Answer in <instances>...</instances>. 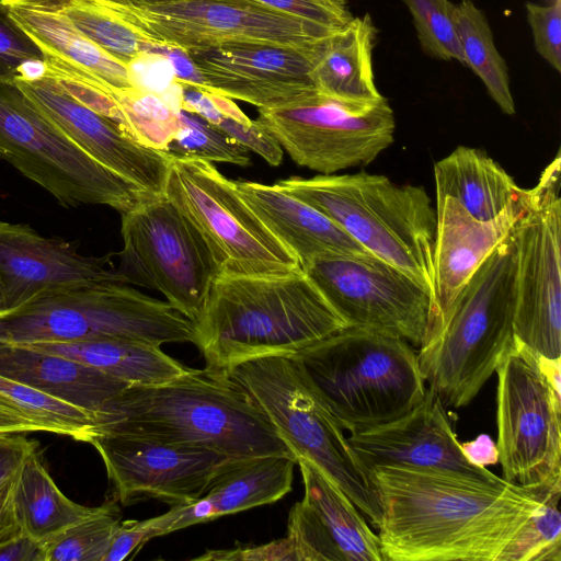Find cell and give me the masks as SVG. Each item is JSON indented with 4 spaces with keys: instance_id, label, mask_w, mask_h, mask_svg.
<instances>
[{
    "instance_id": "obj_21",
    "label": "cell",
    "mask_w": 561,
    "mask_h": 561,
    "mask_svg": "<svg viewBox=\"0 0 561 561\" xmlns=\"http://www.w3.org/2000/svg\"><path fill=\"white\" fill-rule=\"evenodd\" d=\"M304 497L290 510L287 535L297 561H383L379 538L356 505L320 468L297 457Z\"/></svg>"
},
{
    "instance_id": "obj_33",
    "label": "cell",
    "mask_w": 561,
    "mask_h": 561,
    "mask_svg": "<svg viewBox=\"0 0 561 561\" xmlns=\"http://www.w3.org/2000/svg\"><path fill=\"white\" fill-rule=\"evenodd\" d=\"M90 42L133 67L152 57L153 43L114 16L94 0H47Z\"/></svg>"
},
{
    "instance_id": "obj_8",
    "label": "cell",
    "mask_w": 561,
    "mask_h": 561,
    "mask_svg": "<svg viewBox=\"0 0 561 561\" xmlns=\"http://www.w3.org/2000/svg\"><path fill=\"white\" fill-rule=\"evenodd\" d=\"M228 377L249 394L295 457L320 468L378 527L381 507L369 470L294 358H254L233 367Z\"/></svg>"
},
{
    "instance_id": "obj_31",
    "label": "cell",
    "mask_w": 561,
    "mask_h": 561,
    "mask_svg": "<svg viewBox=\"0 0 561 561\" xmlns=\"http://www.w3.org/2000/svg\"><path fill=\"white\" fill-rule=\"evenodd\" d=\"M12 502L22 531L41 542L99 510L78 504L61 492L44 466L38 448L26 456L15 472Z\"/></svg>"
},
{
    "instance_id": "obj_47",
    "label": "cell",
    "mask_w": 561,
    "mask_h": 561,
    "mask_svg": "<svg viewBox=\"0 0 561 561\" xmlns=\"http://www.w3.org/2000/svg\"><path fill=\"white\" fill-rule=\"evenodd\" d=\"M0 561H46L43 542L22 531L0 545Z\"/></svg>"
},
{
    "instance_id": "obj_35",
    "label": "cell",
    "mask_w": 561,
    "mask_h": 561,
    "mask_svg": "<svg viewBox=\"0 0 561 561\" xmlns=\"http://www.w3.org/2000/svg\"><path fill=\"white\" fill-rule=\"evenodd\" d=\"M115 502H106L82 520L43 541L46 561H103L121 523Z\"/></svg>"
},
{
    "instance_id": "obj_41",
    "label": "cell",
    "mask_w": 561,
    "mask_h": 561,
    "mask_svg": "<svg viewBox=\"0 0 561 561\" xmlns=\"http://www.w3.org/2000/svg\"><path fill=\"white\" fill-rule=\"evenodd\" d=\"M340 30L353 18L347 0H216Z\"/></svg>"
},
{
    "instance_id": "obj_17",
    "label": "cell",
    "mask_w": 561,
    "mask_h": 561,
    "mask_svg": "<svg viewBox=\"0 0 561 561\" xmlns=\"http://www.w3.org/2000/svg\"><path fill=\"white\" fill-rule=\"evenodd\" d=\"M328 37L308 46L241 42L186 53L203 90L259 110L278 108L319 92L311 70Z\"/></svg>"
},
{
    "instance_id": "obj_48",
    "label": "cell",
    "mask_w": 561,
    "mask_h": 561,
    "mask_svg": "<svg viewBox=\"0 0 561 561\" xmlns=\"http://www.w3.org/2000/svg\"><path fill=\"white\" fill-rule=\"evenodd\" d=\"M14 477L0 482V545L22 533L12 502Z\"/></svg>"
},
{
    "instance_id": "obj_39",
    "label": "cell",
    "mask_w": 561,
    "mask_h": 561,
    "mask_svg": "<svg viewBox=\"0 0 561 561\" xmlns=\"http://www.w3.org/2000/svg\"><path fill=\"white\" fill-rule=\"evenodd\" d=\"M422 49L430 56L465 65L460 46L456 4L449 0H404Z\"/></svg>"
},
{
    "instance_id": "obj_49",
    "label": "cell",
    "mask_w": 561,
    "mask_h": 561,
    "mask_svg": "<svg viewBox=\"0 0 561 561\" xmlns=\"http://www.w3.org/2000/svg\"><path fill=\"white\" fill-rule=\"evenodd\" d=\"M461 448L468 460L477 466L485 467L499 462L496 445L485 434L461 444Z\"/></svg>"
},
{
    "instance_id": "obj_20",
    "label": "cell",
    "mask_w": 561,
    "mask_h": 561,
    "mask_svg": "<svg viewBox=\"0 0 561 561\" xmlns=\"http://www.w3.org/2000/svg\"><path fill=\"white\" fill-rule=\"evenodd\" d=\"M347 439L368 470L379 466H404L450 471L486 482L502 479L468 460L445 405L431 388L403 415L352 431Z\"/></svg>"
},
{
    "instance_id": "obj_32",
    "label": "cell",
    "mask_w": 561,
    "mask_h": 561,
    "mask_svg": "<svg viewBox=\"0 0 561 561\" xmlns=\"http://www.w3.org/2000/svg\"><path fill=\"white\" fill-rule=\"evenodd\" d=\"M457 28L463 62L484 83L489 95L508 115L515 113L510 89L508 69L497 51L483 11L471 0L456 4Z\"/></svg>"
},
{
    "instance_id": "obj_15",
    "label": "cell",
    "mask_w": 561,
    "mask_h": 561,
    "mask_svg": "<svg viewBox=\"0 0 561 561\" xmlns=\"http://www.w3.org/2000/svg\"><path fill=\"white\" fill-rule=\"evenodd\" d=\"M94 1L149 42L185 51L241 42L308 46L337 31L216 0Z\"/></svg>"
},
{
    "instance_id": "obj_22",
    "label": "cell",
    "mask_w": 561,
    "mask_h": 561,
    "mask_svg": "<svg viewBox=\"0 0 561 561\" xmlns=\"http://www.w3.org/2000/svg\"><path fill=\"white\" fill-rule=\"evenodd\" d=\"M91 283L127 284L107 257L82 255L69 242L0 220L2 312L46 291Z\"/></svg>"
},
{
    "instance_id": "obj_4",
    "label": "cell",
    "mask_w": 561,
    "mask_h": 561,
    "mask_svg": "<svg viewBox=\"0 0 561 561\" xmlns=\"http://www.w3.org/2000/svg\"><path fill=\"white\" fill-rule=\"evenodd\" d=\"M515 245L512 232L480 265L442 319L424 332L422 376L445 407L468 405L513 346Z\"/></svg>"
},
{
    "instance_id": "obj_29",
    "label": "cell",
    "mask_w": 561,
    "mask_h": 561,
    "mask_svg": "<svg viewBox=\"0 0 561 561\" xmlns=\"http://www.w3.org/2000/svg\"><path fill=\"white\" fill-rule=\"evenodd\" d=\"M434 179L436 195L455 199L481 221L496 218L527 195L484 151L466 146L434 164Z\"/></svg>"
},
{
    "instance_id": "obj_6",
    "label": "cell",
    "mask_w": 561,
    "mask_h": 561,
    "mask_svg": "<svg viewBox=\"0 0 561 561\" xmlns=\"http://www.w3.org/2000/svg\"><path fill=\"white\" fill-rule=\"evenodd\" d=\"M290 356L350 432L392 421L425 394L417 353L398 336L346 327Z\"/></svg>"
},
{
    "instance_id": "obj_40",
    "label": "cell",
    "mask_w": 561,
    "mask_h": 561,
    "mask_svg": "<svg viewBox=\"0 0 561 561\" xmlns=\"http://www.w3.org/2000/svg\"><path fill=\"white\" fill-rule=\"evenodd\" d=\"M45 55L0 0V79L16 81L43 72Z\"/></svg>"
},
{
    "instance_id": "obj_2",
    "label": "cell",
    "mask_w": 561,
    "mask_h": 561,
    "mask_svg": "<svg viewBox=\"0 0 561 561\" xmlns=\"http://www.w3.org/2000/svg\"><path fill=\"white\" fill-rule=\"evenodd\" d=\"M93 421L96 436H136L236 459L294 455L241 387L205 369L191 368L156 385L130 386L108 400Z\"/></svg>"
},
{
    "instance_id": "obj_37",
    "label": "cell",
    "mask_w": 561,
    "mask_h": 561,
    "mask_svg": "<svg viewBox=\"0 0 561 561\" xmlns=\"http://www.w3.org/2000/svg\"><path fill=\"white\" fill-rule=\"evenodd\" d=\"M180 127L165 152L172 157L199 158L240 167L251 163L250 150L201 116L179 112Z\"/></svg>"
},
{
    "instance_id": "obj_23",
    "label": "cell",
    "mask_w": 561,
    "mask_h": 561,
    "mask_svg": "<svg viewBox=\"0 0 561 561\" xmlns=\"http://www.w3.org/2000/svg\"><path fill=\"white\" fill-rule=\"evenodd\" d=\"M529 195L527 190L522 202L488 221L473 218L455 199L436 195L434 291L426 329L442 319L480 265L510 236L528 205Z\"/></svg>"
},
{
    "instance_id": "obj_50",
    "label": "cell",
    "mask_w": 561,
    "mask_h": 561,
    "mask_svg": "<svg viewBox=\"0 0 561 561\" xmlns=\"http://www.w3.org/2000/svg\"><path fill=\"white\" fill-rule=\"evenodd\" d=\"M33 432L51 433L47 426L0 407V435Z\"/></svg>"
},
{
    "instance_id": "obj_3",
    "label": "cell",
    "mask_w": 561,
    "mask_h": 561,
    "mask_svg": "<svg viewBox=\"0 0 561 561\" xmlns=\"http://www.w3.org/2000/svg\"><path fill=\"white\" fill-rule=\"evenodd\" d=\"M195 323L205 370L294 355L347 324L300 267L277 275L219 274Z\"/></svg>"
},
{
    "instance_id": "obj_36",
    "label": "cell",
    "mask_w": 561,
    "mask_h": 561,
    "mask_svg": "<svg viewBox=\"0 0 561 561\" xmlns=\"http://www.w3.org/2000/svg\"><path fill=\"white\" fill-rule=\"evenodd\" d=\"M127 134L141 145L165 151L180 127V110L160 93L144 89L117 100Z\"/></svg>"
},
{
    "instance_id": "obj_11",
    "label": "cell",
    "mask_w": 561,
    "mask_h": 561,
    "mask_svg": "<svg viewBox=\"0 0 561 561\" xmlns=\"http://www.w3.org/2000/svg\"><path fill=\"white\" fill-rule=\"evenodd\" d=\"M121 215V275L161 293L195 322L220 274L202 234L163 193L146 195Z\"/></svg>"
},
{
    "instance_id": "obj_44",
    "label": "cell",
    "mask_w": 561,
    "mask_h": 561,
    "mask_svg": "<svg viewBox=\"0 0 561 561\" xmlns=\"http://www.w3.org/2000/svg\"><path fill=\"white\" fill-rule=\"evenodd\" d=\"M196 560H241V561H296L291 543L287 537L261 546H237L225 550H208Z\"/></svg>"
},
{
    "instance_id": "obj_7",
    "label": "cell",
    "mask_w": 561,
    "mask_h": 561,
    "mask_svg": "<svg viewBox=\"0 0 561 561\" xmlns=\"http://www.w3.org/2000/svg\"><path fill=\"white\" fill-rule=\"evenodd\" d=\"M127 339L154 345L194 343L195 323L168 301L124 283L46 291L0 312V344Z\"/></svg>"
},
{
    "instance_id": "obj_18",
    "label": "cell",
    "mask_w": 561,
    "mask_h": 561,
    "mask_svg": "<svg viewBox=\"0 0 561 561\" xmlns=\"http://www.w3.org/2000/svg\"><path fill=\"white\" fill-rule=\"evenodd\" d=\"M100 454L122 505L158 500L170 506L202 496L219 467L231 459L219 453L153 439L100 434Z\"/></svg>"
},
{
    "instance_id": "obj_38",
    "label": "cell",
    "mask_w": 561,
    "mask_h": 561,
    "mask_svg": "<svg viewBox=\"0 0 561 561\" xmlns=\"http://www.w3.org/2000/svg\"><path fill=\"white\" fill-rule=\"evenodd\" d=\"M561 491H550L542 504L505 547L499 561H561Z\"/></svg>"
},
{
    "instance_id": "obj_26",
    "label": "cell",
    "mask_w": 561,
    "mask_h": 561,
    "mask_svg": "<svg viewBox=\"0 0 561 561\" xmlns=\"http://www.w3.org/2000/svg\"><path fill=\"white\" fill-rule=\"evenodd\" d=\"M0 374L92 415L131 386L72 358L26 345L0 344Z\"/></svg>"
},
{
    "instance_id": "obj_45",
    "label": "cell",
    "mask_w": 561,
    "mask_h": 561,
    "mask_svg": "<svg viewBox=\"0 0 561 561\" xmlns=\"http://www.w3.org/2000/svg\"><path fill=\"white\" fill-rule=\"evenodd\" d=\"M150 540L147 519H127L115 529L103 561H123Z\"/></svg>"
},
{
    "instance_id": "obj_46",
    "label": "cell",
    "mask_w": 561,
    "mask_h": 561,
    "mask_svg": "<svg viewBox=\"0 0 561 561\" xmlns=\"http://www.w3.org/2000/svg\"><path fill=\"white\" fill-rule=\"evenodd\" d=\"M38 448L35 440L21 434L0 435V482L12 477L26 456Z\"/></svg>"
},
{
    "instance_id": "obj_27",
    "label": "cell",
    "mask_w": 561,
    "mask_h": 561,
    "mask_svg": "<svg viewBox=\"0 0 561 561\" xmlns=\"http://www.w3.org/2000/svg\"><path fill=\"white\" fill-rule=\"evenodd\" d=\"M11 16L38 45L51 55L80 67L106 84L116 100L144 88L127 66L85 38L47 0H4Z\"/></svg>"
},
{
    "instance_id": "obj_9",
    "label": "cell",
    "mask_w": 561,
    "mask_h": 561,
    "mask_svg": "<svg viewBox=\"0 0 561 561\" xmlns=\"http://www.w3.org/2000/svg\"><path fill=\"white\" fill-rule=\"evenodd\" d=\"M0 157L67 207L104 205L122 214L148 195L69 140L16 81L1 79Z\"/></svg>"
},
{
    "instance_id": "obj_12",
    "label": "cell",
    "mask_w": 561,
    "mask_h": 561,
    "mask_svg": "<svg viewBox=\"0 0 561 561\" xmlns=\"http://www.w3.org/2000/svg\"><path fill=\"white\" fill-rule=\"evenodd\" d=\"M495 374L502 479L537 491H561V394L541 371L537 354L516 337Z\"/></svg>"
},
{
    "instance_id": "obj_16",
    "label": "cell",
    "mask_w": 561,
    "mask_h": 561,
    "mask_svg": "<svg viewBox=\"0 0 561 561\" xmlns=\"http://www.w3.org/2000/svg\"><path fill=\"white\" fill-rule=\"evenodd\" d=\"M302 270L347 327L420 346L432 296L402 270L370 253L330 254Z\"/></svg>"
},
{
    "instance_id": "obj_34",
    "label": "cell",
    "mask_w": 561,
    "mask_h": 561,
    "mask_svg": "<svg viewBox=\"0 0 561 561\" xmlns=\"http://www.w3.org/2000/svg\"><path fill=\"white\" fill-rule=\"evenodd\" d=\"M0 407L47 426L53 434L84 443L96 436L90 412L1 374Z\"/></svg>"
},
{
    "instance_id": "obj_28",
    "label": "cell",
    "mask_w": 561,
    "mask_h": 561,
    "mask_svg": "<svg viewBox=\"0 0 561 561\" xmlns=\"http://www.w3.org/2000/svg\"><path fill=\"white\" fill-rule=\"evenodd\" d=\"M376 35L373 20L366 13L353 16L329 36L311 70L318 91L351 104H373L382 100L373 72Z\"/></svg>"
},
{
    "instance_id": "obj_25",
    "label": "cell",
    "mask_w": 561,
    "mask_h": 561,
    "mask_svg": "<svg viewBox=\"0 0 561 561\" xmlns=\"http://www.w3.org/2000/svg\"><path fill=\"white\" fill-rule=\"evenodd\" d=\"M234 183L242 199L297 257L301 268L330 254L369 253L333 220L278 184Z\"/></svg>"
},
{
    "instance_id": "obj_1",
    "label": "cell",
    "mask_w": 561,
    "mask_h": 561,
    "mask_svg": "<svg viewBox=\"0 0 561 561\" xmlns=\"http://www.w3.org/2000/svg\"><path fill=\"white\" fill-rule=\"evenodd\" d=\"M369 477L383 561H499L548 493L430 468L379 466Z\"/></svg>"
},
{
    "instance_id": "obj_10",
    "label": "cell",
    "mask_w": 561,
    "mask_h": 561,
    "mask_svg": "<svg viewBox=\"0 0 561 561\" xmlns=\"http://www.w3.org/2000/svg\"><path fill=\"white\" fill-rule=\"evenodd\" d=\"M163 194L202 234L220 274L277 275L301 267L213 162L172 157Z\"/></svg>"
},
{
    "instance_id": "obj_14",
    "label": "cell",
    "mask_w": 561,
    "mask_h": 561,
    "mask_svg": "<svg viewBox=\"0 0 561 561\" xmlns=\"http://www.w3.org/2000/svg\"><path fill=\"white\" fill-rule=\"evenodd\" d=\"M256 119L295 163L321 174L368 164L394 140L386 98L351 104L317 92L295 105L260 108Z\"/></svg>"
},
{
    "instance_id": "obj_52",
    "label": "cell",
    "mask_w": 561,
    "mask_h": 561,
    "mask_svg": "<svg viewBox=\"0 0 561 561\" xmlns=\"http://www.w3.org/2000/svg\"><path fill=\"white\" fill-rule=\"evenodd\" d=\"M3 310V307H2V298H1V294H0V312H2Z\"/></svg>"
},
{
    "instance_id": "obj_30",
    "label": "cell",
    "mask_w": 561,
    "mask_h": 561,
    "mask_svg": "<svg viewBox=\"0 0 561 561\" xmlns=\"http://www.w3.org/2000/svg\"><path fill=\"white\" fill-rule=\"evenodd\" d=\"M21 345L72 358L131 386L164 382L191 370L165 354L161 346L135 340L92 339Z\"/></svg>"
},
{
    "instance_id": "obj_42",
    "label": "cell",
    "mask_w": 561,
    "mask_h": 561,
    "mask_svg": "<svg viewBox=\"0 0 561 561\" xmlns=\"http://www.w3.org/2000/svg\"><path fill=\"white\" fill-rule=\"evenodd\" d=\"M537 53L558 72L561 71V0L548 5L526 3Z\"/></svg>"
},
{
    "instance_id": "obj_24",
    "label": "cell",
    "mask_w": 561,
    "mask_h": 561,
    "mask_svg": "<svg viewBox=\"0 0 561 561\" xmlns=\"http://www.w3.org/2000/svg\"><path fill=\"white\" fill-rule=\"evenodd\" d=\"M296 465L294 455L231 458L219 467L202 496L172 505L164 514L148 518L150 535L152 538L164 536L277 502L291 491Z\"/></svg>"
},
{
    "instance_id": "obj_43",
    "label": "cell",
    "mask_w": 561,
    "mask_h": 561,
    "mask_svg": "<svg viewBox=\"0 0 561 561\" xmlns=\"http://www.w3.org/2000/svg\"><path fill=\"white\" fill-rule=\"evenodd\" d=\"M214 126L262 157L270 165L280 164L284 156L283 148L257 119H252L251 125H243L221 116Z\"/></svg>"
},
{
    "instance_id": "obj_19",
    "label": "cell",
    "mask_w": 561,
    "mask_h": 561,
    "mask_svg": "<svg viewBox=\"0 0 561 561\" xmlns=\"http://www.w3.org/2000/svg\"><path fill=\"white\" fill-rule=\"evenodd\" d=\"M16 83L69 140L102 167L148 194L163 193L169 153L141 145L117 122L80 103L45 73Z\"/></svg>"
},
{
    "instance_id": "obj_13",
    "label": "cell",
    "mask_w": 561,
    "mask_h": 561,
    "mask_svg": "<svg viewBox=\"0 0 561 561\" xmlns=\"http://www.w3.org/2000/svg\"><path fill=\"white\" fill-rule=\"evenodd\" d=\"M560 152L530 188L512 230L515 245L514 335L534 353L561 357Z\"/></svg>"
},
{
    "instance_id": "obj_51",
    "label": "cell",
    "mask_w": 561,
    "mask_h": 561,
    "mask_svg": "<svg viewBox=\"0 0 561 561\" xmlns=\"http://www.w3.org/2000/svg\"><path fill=\"white\" fill-rule=\"evenodd\" d=\"M117 2H125V3H131V4H147V3H153L162 0H112Z\"/></svg>"
},
{
    "instance_id": "obj_5",
    "label": "cell",
    "mask_w": 561,
    "mask_h": 561,
    "mask_svg": "<svg viewBox=\"0 0 561 561\" xmlns=\"http://www.w3.org/2000/svg\"><path fill=\"white\" fill-rule=\"evenodd\" d=\"M276 184L324 214L367 252L412 276L433 301L436 215L423 187L366 172L291 176Z\"/></svg>"
}]
</instances>
